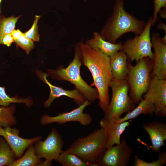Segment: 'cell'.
Wrapping results in <instances>:
<instances>
[{
    "label": "cell",
    "mask_w": 166,
    "mask_h": 166,
    "mask_svg": "<svg viewBox=\"0 0 166 166\" xmlns=\"http://www.w3.org/2000/svg\"><path fill=\"white\" fill-rule=\"evenodd\" d=\"M82 64L91 73L93 81L99 94V105L104 112L109 104V88L113 78L110 65V57L100 51L93 49L82 41L78 42Z\"/></svg>",
    "instance_id": "cell-1"
},
{
    "label": "cell",
    "mask_w": 166,
    "mask_h": 166,
    "mask_svg": "<svg viewBox=\"0 0 166 166\" xmlns=\"http://www.w3.org/2000/svg\"><path fill=\"white\" fill-rule=\"evenodd\" d=\"M146 23L126 11L124 0H115L113 12L102 27L99 34L104 40L113 43L124 34L132 32L140 34Z\"/></svg>",
    "instance_id": "cell-2"
},
{
    "label": "cell",
    "mask_w": 166,
    "mask_h": 166,
    "mask_svg": "<svg viewBox=\"0 0 166 166\" xmlns=\"http://www.w3.org/2000/svg\"><path fill=\"white\" fill-rule=\"evenodd\" d=\"M74 52L73 59L67 67L61 66L57 69H48L47 75L57 80L68 81L73 84L87 100L92 103L98 99V92L96 88L89 85L81 77L80 69L82 62L78 42L75 46Z\"/></svg>",
    "instance_id": "cell-3"
},
{
    "label": "cell",
    "mask_w": 166,
    "mask_h": 166,
    "mask_svg": "<svg viewBox=\"0 0 166 166\" xmlns=\"http://www.w3.org/2000/svg\"><path fill=\"white\" fill-rule=\"evenodd\" d=\"M107 140L106 132L101 128L78 138L65 151L76 155L92 166H98L97 162L106 148Z\"/></svg>",
    "instance_id": "cell-4"
},
{
    "label": "cell",
    "mask_w": 166,
    "mask_h": 166,
    "mask_svg": "<svg viewBox=\"0 0 166 166\" xmlns=\"http://www.w3.org/2000/svg\"><path fill=\"white\" fill-rule=\"evenodd\" d=\"M149 58L140 60L132 65L128 62L127 80L130 89L129 96L135 105L138 104L147 91L151 80L152 63Z\"/></svg>",
    "instance_id": "cell-5"
},
{
    "label": "cell",
    "mask_w": 166,
    "mask_h": 166,
    "mask_svg": "<svg viewBox=\"0 0 166 166\" xmlns=\"http://www.w3.org/2000/svg\"><path fill=\"white\" fill-rule=\"evenodd\" d=\"M109 87L112 89V97L103 117L116 121L123 114L134 108L135 105L128 95L129 86L127 80L113 78Z\"/></svg>",
    "instance_id": "cell-6"
},
{
    "label": "cell",
    "mask_w": 166,
    "mask_h": 166,
    "mask_svg": "<svg viewBox=\"0 0 166 166\" xmlns=\"http://www.w3.org/2000/svg\"><path fill=\"white\" fill-rule=\"evenodd\" d=\"M152 17L148 18L145 26L139 35H136L133 39L125 40L122 44V50L130 62L134 60L138 62L146 57L154 60V53L152 50V43L150 37Z\"/></svg>",
    "instance_id": "cell-7"
},
{
    "label": "cell",
    "mask_w": 166,
    "mask_h": 166,
    "mask_svg": "<svg viewBox=\"0 0 166 166\" xmlns=\"http://www.w3.org/2000/svg\"><path fill=\"white\" fill-rule=\"evenodd\" d=\"M34 143L38 157L45 159L39 166H50L52 161L56 160L63 151L64 142L58 131L53 128L44 140H38Z\"/></svg>",
    "instance_id": "cell-8"
},
{
    "label": "cell",
    "mask_w": 166,
    "mask_h": 166,
    "mask_svg": "<svg viewBox=\"0 0 166 166\" xmlns=\"http://www.w3.org/2000/svg\"><path fill=\"white\" fill-rule=\"evenodd\" d=\"M133 153L126 140L123 139L119 144L106 148L97 163L98 166H126Z\"/></svg>",
    "instance_id": "cell-9"
},
{
    "label": "cell",
    "mask_w": 166,
    "mask_h": 166,
    "mask_svg": "<svg viewBox=\"0 0 166 166\" xmlns=\"http://www.w3.org/2000/svg\"><path fill=\"white\" fill-rule=\"evenodd\" d=\"M151 80L147 92L143 95V98H147L153 103L154 113L158 117L166 116V80L156 76L151 77Z\"/></svg>",
    "instance_id": "cell-10"
},
{
    "label": "cell",
    "mask_w": 166,
    "mask_h": 166,
    "mask_svg": "<svg viewBox=\"0 0 166 166\" xmlns=\"http://www.w3.org/2000/svg\"><path fill=\"white\" fill-rule=\"evenodd\" d=\"M91 103L86 100L77 108L67 113H60L56 116L51 117L44 115L41 118L40 124L44 125L53 123L61 124L70 121H76L83 126H88L92 122V118L89 114L84 113L83 111Z\"/></svg>",
    "instance_id": "cell-11"
},
{
    "label": "cell",
    "mask_w": 166,
    "mask_h": 166,
    "mask_svg": "<svg viewBox=\"0 0 166 166\" xmlns=\"http://www.w3.org/2000/svg\"><path fill=\"white\" fill-rule=\"evenodd\" d=\"M19 130L10 127L0 126V136L3 137L10 146L17 159L20 158L25 149L36 141L42 139L40 136L26 139L19 136Z\"/></svg>",
    "instance_id": "cell-12"
},
{
    "label": "cell",
    "mask_w": 166,
    "mask_h": 166,
    "mask_svg": "<svg viewBox=\"0 0 166 166\" xmlns=\"http://www.w3.org/2000/svg\"><path fill=\"white\" fill-rule=\"evenodd\" d=\"M158 33H153L151 39L153 48L154 60L151 76H156L162 79H166V43L162 42Z\"/></svg>",
    "instance_id": "cell-13"
},
{
    "label": "cell",
    "mask_w": 166,
    "mask_h": 166,
    "mask_svg": "<svg viewBox=\"0 0 166 166\" xmlns=\"http://www.w3.org/2000/svg\"><path fill=\"white\" fill-rule=\"evenodd\" d=\"M36 73L38 77L43 82L46 84L49 87L50 93L48 99L44 103L45 108L49 107L56 98L61 96H65L73 99L79 105L83 104L87 100L84 96L77 89L71 90L64 89L62 88L55 86L51 84L47 80L46 73L37 70Z\"/></svg>",
    "instance_id": "cell-14"
},
{
    "label": "cell",
    "mask_w": 166,
    "mask_h": 166,
    "mask_svg": "<svg viewBox=\"0 0 166 166\" xmlns=\"http://www.w3.org/2000/svg\"><path fill=\"white\" fill-rule=\"evenodd\" d=\"M131 121L118 123L104 117L100 120V126L105 130L107 136L106 148L120 143L121 136L126 128L131 125Z\"/></svg>",
    "instance_id": "cell-15"
},
{
    "label": "cell",
    "mask_w": 166,
    "mask_h": 166,
    "mask_svg": "<svg viewBox=\"0 0 166 166\" xmlns=\"http://www.w3.org/2000/svg\"><path fill=\"white\" fill-rule=\"evenodd\" d=\"M143 129L148 134L152 144V150L159 152L164 146L166 140V124L159 121H153L142 125Z\"/></svg>",
    "instance_id": "cell-16"
},
{
    "label": "cell",
    "mask_w": 166,
    "mask_h": 166,
    "mask_svg": "<svg viewBox=\"0 0 166 166\" xmlns=\"http://www.w3.org/2000/svg\"><path fill=\"white\" fill-rule=\"evenodd\" d=\"M85 43L91 48L97 49L105 55L111 57L119 51L121 50L123 43H113L103 38L99 33L94 32L92 38L87 40Z\"/></svg>",
    "instance_id": "cell-17"
},
{
    "label": "cell",
    "mask_w": 166,
    "mask_h": 166,
    "mask_svg": "<svg viewBox=\"0 0 166 166\" xmlns=\"http://www.w3.org/2000/svg\"><path fill=\"white\" fill-rule=\"evenodd\" d=\"M110 57L113 78L117 80H127L128 59L126 54L121 49Z\"/></svg>",
    "instance_id": "cell-18"
},
{
    "label": "cell",
    "mask_w": 166,
    "mask_h": 166,
    "mask_svg": "<svg viewBox=\"0 0 166 166\" xmlns=\"http://www.w3.org/2000/svg\"><path fill=\"white\" fill-rule=\"evenodd\" d=\"M154 111V107L152 102L147 98H142L136 107L127 113L123 117H121L115 121L122 122L136 118L141 114H149L152 116Z\"/></svg>",
    "instance_id": "cell-19"
},
{
    "label": "cell",
    "mask_w": 166,
    "mask_h": 166,
    "mask_svg": "<svg viewBox=\"0 0 166 166\" xmlns=\"http://www.w3.org/2000/svg\"><path fill=\"white\" fill-rule=\"evenodd\" d=\"M41 162V159L38 157L34 146L32 144L28 147L24 155L15 160L10 166H39Z\"/></svg>",
    "instance_id": "cell-20"
},
{
    "label": "cell",
    "mask_w": 166,
    "mask_h": 166,
    "mask_svg": "<svg viewBox=\"0 0 166 166\" xmlns=\"http://www.w3.org/2000/svg\"><path fill=\"white\" fill-rule=\"evenodd\" d=\"M15 158L14 152L10 146L3 137H0V166H10Z\"/></svg>",
    "instance_id": "cell-21"
},
{
    "label": "cell",
    "mask_w": 166,
    "mask_h": 166,
    "mask_svg": "<svg viewBox=\"0 0 166 166\" xmlns=\"http://www.w3.org/2000/svg\"><path fill=\"white\" fill-rule=\"evenodd\" d=\"M63 166H92L82 160L76 155L62 151L55 160Z\"/></svg>",
    "instance_id": "cell-22"
},
{
    "label": "cell",
    "mask_w": 166,
    "mask_h": 166,
    "mask_svg": "<svg viewBox=\"0 0 166 166\" xmlns=\"http://www.w3.org/2000/svg\"><path fill=\"white\" fill-rule=\"evenodd\" d=\"M16 109L14 104L0 107V126L11 127L16 123V119L13 115Z\"/></svg>",
    "instance_id": "cell-23"
},
{
    "label": "cell",
    "mask_w": 166,
    "mask_h": 166,
    "mask_svg": "<svg viewBox=\"0 0 166 166\" xmlns=\"http://www.w3.org/2000/svg\"><path fill=\"white\" fill-rule=\"evenodd\" d=\"M5 88L0 86V105L6 106L12 103H22L25 104L28 108L33 104V101L30 97L26 98L18 96L10 97L5 92Z\"/></svg>",
    "instance_id": "cell-24"
},
{
    "label": "cell",
    "mask_w": 166,
    "mask_h": 166,
    "mask_svg": "<svg viewBox=\"0 0 166 166\" xmlns=\"http://www.w3.org/2000/svg\"><path fill=\"white\" fill-rule=\"evenodd\" d=\"M20 16H13L6 18L4 16H0V44L3 37L6 34H11L14 29L15 24Z\"/></svg>",
    "instance_id": "cell-25"
},
{
    "label": "cell",
    "mask_w": 166,
    "mask_h": 166,
    "mask_svg": "<svg viewBox=\"0 0 166 166\" xmlns=\"http://www.w3.org/2000/svg\"><path fill=\"white\" fill-rule=\"evenodd\" d=\"M166 163V152L163 151L158 154V159L151 162H147L135 155L132 166H162Z\"/></svg>",
    "instance_id": "cell-26"
},
{
    "label": "cell",
    "mask_w": 166,
    "mask_h": 166,
    "mask_svg": "<svg viewBox=\"0 0 166 166\" xmlns=\"http://www.w3.org/2000/svg\"><path fill=\"white\" fill-rule=\"evenodd\" d=\"M40 17V15H36L31 27L27 31L23 33L26 38L34 42H39L40 40L38 23Z\"/></svg>",
    "instance_id": "cell-27"
},
{
    "label": "cell",
    "mask_w": 166,
    "mask_h": 166,
    "mask_svg": "<svg viewBox=\"0 0 166 166\" xmlns=\"http://www.w3.org/2000/svg\"><path fill=\"white\" fill-rule=\"evenodd\" d=\"M17 46L24 50L29 54L34 48V42L26 38L23 33L19 38L14 40Z\"/></svg>",
    "instance_id": "cell-28"
},
{
    "label": "cell",
    "mask_w": 166,
    "mask_h": 166,
    "mask_svg": "<svg viewBox=\"0 0 166 166\" xmlns=\"http://www.w3.org/2000/svg\"><path fill=\"white\" fill-rule=\"evenodd\" d=\"M154 10L152 17V26H154L159 20L158 14L162 8H166V0H153Z\"/></svg>",
    "instance_id": "cell-29"
},
{
    "label": "cell",
    "mask_w": 166,
    "mask_h": 166,
    "mask_svg": "<svg viewBox=\"0 0 166 166\" xmlns=\"http://www.w3.org/2000/svg\"><path fill=\"white\" fill-rule=\"evenodd\" d=\"M14 42V40L11 34H9L6 35L3 37L1 44L9 47Z\"/></svg>",
    "instance_id": "cell-30"
},
{
    "label": "cell",
    "mask_w": 166,
    "mask_h": 166,
    "mask_svg": "<svg viewBox=\"0 0 166 166\" xmlns=\"http://www.w3.org/2000/svg\"><path fill=\"white\" fill-rule=\"evenodd\" d=\"M11 34L14 40L18 39L22 35L23 33L19 29L16 30L14 29Z\"/></svg>",
    "instance_id": "cell-31"
},
{
    "label": "cell",
    "mask_w": 166,
    "mask_h": 166,
    "mask_svg": "<svg viewBox=\"0 0 166 166\" xmlns=\"http://www.w3.org/2000/svg\"><path fill=\"white\" fill-rule=\"evenodd\" d=\"M157 29H163L166 33V25L164 23L160 22L158 23L157 25Z\"/></svg>",
    "instance_id": "cell-32"
},
{
    "label": "cell",
    "mask_w": 166,
    "mask_h": 166,
    "mask_svg": "<svg viewBox=\"0 0 166 166\" xmlns=\"http://www.w3.org/2000/svg\"><path fill=\"white\" fill-rule=\"evenodd\" d=\"M166 8H163L160 10L158 13H160V16L163 18H166Z\"/></svg>",
    "instance_id": "cell-33"
},
{
    "label": "cell",
    "mask_w": 166,
    "mask_h": 166,
    "mask_svg": "<svg viewBox=\"0 0 166 166\" xmlns=\"http://www.w3.org/2000/svg\"><path fill=\"white\" fill-rule=\"evenodd\" d=\"M161 41L163 42L166 43V34L164 36L160 38Z\"/></svg>",
    "instance_id": "cell-34"
},
{
    "label": "cell",
    "mask_w": 166,
    "mask_h": 166,
    "mask_svg": "<svg viewBox=\"0 0 166 166\" xmlns=\"http://www.w3.org/2000/svg\"><path fill=\"white\" fill-rule=\"evenodd\" d=\"M2 0H0V5Z\"/></svg>",
    "instance_id": "cell-35"
},
{
    "label": "cell",
    "mask_w": 166,
    "mask_h": 166,
    "mask_svg": "<svg viewBox=\"0 0 166 166\" xmlns=\"http://www.w3.org/2000/svg\"><path fill=\"white\" fill-rule=\"evenodd\" d=\"M84 0V1L86 2V1H87V0Z\"/></svg>",
    "instance_id": "cell-36"
}]
</instances>
